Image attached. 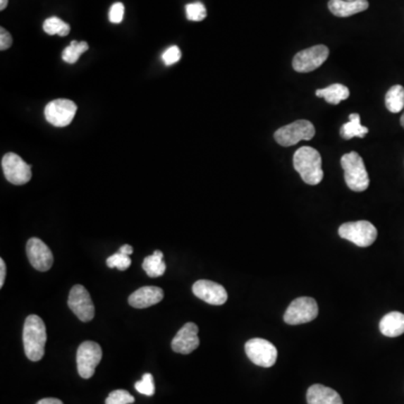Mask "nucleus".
Wrapping results in <instances>:
<instances>
[{"instance_id":"5701e85b","label":"nucleus","mask_w":404,"mask_h":404,"mask_svg":"<svg viewBox=\"0 0 404 404\" xmlns=\"http://www.w3.org/2000/svg\"><path fill=\"white\" fill-rule=\"evenodd\" d=\"M385 106L388 111L398 114L404 108V88L402 85H393L385 96Z\"/></svg>"},{"instance_id":"6ab92c4d","label":"nucleus","mask_w":404,"mask_h":404,"mask_svg":"<svg viewBox=\"0 0 404 404\" xmlns=\"http://www.w3.org/2000/svg\"><path fill=\"white\" fill-rule=\"evenodd\" d=\"M379 330L386 337H399L404 333V314L393 311L385 314L379 322Z\"/></svg>"},{"instance_id":"f8f14e48","label":"nucleus","mask_w":404,"mask_h":404,"mask_svg":"<svg viewBox=\"0 0 404 404\" xmlns=\"http://www.w3.org/2000/svg\"><path fill=\"white\" fill-rule=\"evenodd\" d=\"M68 305L81 322H88L94 319V302L91 300L88 290L85 289V286L78 284L72 288L69 300H68Z\"/></svg>"},{"instance_id":"e433bc0d","label":"nucleus","mask_w":404,"mask_h":404,"mask_svg":"<svg viewBox=\"0 0 404 404\" xmlns=\"http://www.w3.org/2000/svg\"><path fill=\"white\" fill-rule=\"evenodd\" d=\"M400 123H401V126L404 128V113L403 115L401 116V119H400Z\"/></svg>"},{"instance_id":"9d476101","label":"nucleus","mask_w":404,"mask_h":404,"mask_svg":"<svg viewBox=\"0 0 404 404\" xmlns=\"http://www.w3.org/2000/svg\"><path fill=\"white\" fill-rule=\"evenodd\" d=\"M1 166L6 179L13 185H26L32 179V166L15 153L4 155Z\"/></svg>"},{"instance_id":"f257e3e1","label":"nucleus","mask_w":404,"mask_h":404,"mask_svg":"<svg viewBox=\"0 0 404 404\" xmlns=\"http://www.w3.org/2000/svg\"><path fill=\"white\" fill-rule=\"evenodd\" d=\"M47 338L44 322L36 314L28 316L23 330L24 350L28 360L32 362H39L43 358Z\"/></svg>"},{"instance_id":"20e7f679","label":"nucleus","mask_w":404,"mask_h":404,"mask_svg":"<svg viewBox=\"0 0 404 404\" xmlns=\"http://www.w3.org/2000/svg\"><path fill=\"white\" fill-rule=\"evenodd\" d=\"M338 234L341 238L352 242L360 247H369L377 238L375 226L366 220L343 224L339 227Z\"/></svg>"},{"instance_id":"0eeeda50","label":"nucleus","mask_w":404,"mask_h":404,"mask_svg":"<svg viewBox=\"0 0 404 404\" xmlns=\"http://www.w3.org/2000/svg\"><path fill=\"white\" fill-rule=\"evenodd\" d=\"M245 352L252 363L265 369L272 367L278 358L276 347L267 339H250L245 344Z\"/></svg>"},{"instance_id":"a211bd4d","label":"nucleus","mask_w":404,"mask_h":404,"mask_svg":"<svg viewBox=\"0 0 404 404\" xmlns=\"http://www.w3.org/2000/svg\"><path fill=\"white\" fill-rule=\"evenodd\" d=\"M369 4L367 0H354V1L330 0L328 3V8L337 17L353 16V15L365 11L366 9L369 8Z\"/></svg>"},{"instance_id":"a878e982","label":"nucleus","mask_w":404,"mask_h":404,"mask_svg":"<svg viewBox=\"0 0 404 404\" xmlns=\"http://www.w3.org/2000/svg\"><path fill=\"white\" fill-rule=\"evenodd\" d=\"M187 18L192 22H201L207 17V9L204 4L193 3L185 6Z\"/></svg>"},{"instance_id":"2f4dec72","label":"nucleus","mask_w":404,"mask_h":404,"mask_svg":"<svg viewBox=\"0 0 404 404\" xmlns=\"http://www.w3.org/2000/svg\"><path fill=\"white\" fill-rule=\"evenodd\" d=\"M11 44H13V39L8 30H6L4 27L0 28V50H8Z\"/></svg>"},{"instance_id":"6e6552de","label":"nucleus","mask_w":404,"mask_h":404,"mask_svg":"<svg viewBox=\"0 0 404 404\" xmlns=\"http://www.w3.org/2000/svg\"><path fill=\"white\" fill-rule=\"evenodd\" d=\"M102 357V350L99 344L94 341H83L77 353L78 372L80 377L85 379L92 377Z\"/></svg>"},{"instance_id":"4c0bfd02","label":"nucleus","mask_w":404,"mask_h":404,"mask_svg":"<svg viewBox=\"0 0 404 404\" xmlns=\"http://www.w3.org/2000/svg\"><path fill=\"white\" fill-rule=\"evenodd\" d=\"M346 1H354V0H346Z\"/></svg>"},{"instance_id":"f704fd0d","label":"nucleus","mask_w":404,"mask_h":404,"mask_svg":"<svg viewBox=\"0 0 404 404\" xmlns=\"http://www.w3.org/2000/svg\"><path fill=\"white\" fill-rule=\"evenodd\" d=\"M133 247L130 245H124L123 247L119 248V252L121 253L125 254V255L130 256L133 254Z\"/></svg>"},{"instance_id":"f3484780","label":"nucleus","mask_w":404,"mask_h":404,"mask_svg":"<svg viewBox=\"0 0 404 404\" xmlns=\"http://www.w3.org/2000/svg\"><path fill=\"white\" fill-rule=\"evenodd\" d=\"M308 404H343L341 396L322 384L311 385L307 391Z\"/></svg>"},{"instance_id":"72a5a7b5","label":"nucleus","mask_w":404,"mask_h":404,"mask_svg":"<svg viewBox=\"0 0 404 404\" xmlns=\"http://www.w3.org/2000/svg\"><path fill=\"white\" fill-rule=\"evenodd\" d=\"M36 404H63L62 401L59 399H54V398H47V399L41 400V401L37 402Z\"/></svg>"},{"instance_id":"39448f33","label":"nucleus","mask_w":404,"mask_h":404,"mask_svg":"<svg viewBox=\"0 0 404 404\" xmlns=\"http://www.w3.org/2000/svg\"><path fill=\"white\" fill-rule=\"evenodd\" d=\"M316 128L309 121H293L291 124L278 128L274 134V138L281 146L289 147L295 145L301 140H310L314 137Z\"/></svg>"},{"instance_id":"4be33fe9","label":"nucleus","mask_w":404,"mask_h":404,"mask_svg":"<svg viewBox=\"0 0 404 404\" xmlns=\"http://www.w3.org/2000/svg\"><path fill=\"white\" fill-rule=\"evenodd\" d=\"M144 271L149 278H159L166 271V264L163 261V253L161 250H155L153 255L147 256L143 262Z\"/></svg>"},{"instance_id":"f03ea898","label":"nucleus","mask_w":404,"mask_h":404,"mask_svg":"<svg viewBox=\"0 0 404 404\" xmlns=\"http://www.w3.org/2000/svg\"><path fill=\"white\" fill-rule=\"evenodd\" d=\"M322 155L310 146H302L293 157V166L307 185H317L324 179Z\"/></svg>"},{"instance_id":"dca6fc26","label":"nucleus","mask_w":404,"mask_h":404,"mask_svg":"<svg viewBox=\"0 0 404 404\" xmlns=\"http://www.w3.org/2000/svg\"><path fill=\"white\" fill-rule=\"evenodd\" d=\"M163 298L164 292L159 286H143L130 295L128 302L133 308L145 309L161 302Z\"/></svg>"},{"instance_id":"c9c22d12","label":"nucleus","mask_w":404,"mask_h":404,"mask_svg":"<svg viewBox=\"0 0 404 404\" xmlns=\"http://www.w3.org/2000/svg\"><path fill=\"white\" fill-rule=\"evenodd\" d=\"M7 5H8V0H0V11L6 9Z\"/></svg>"},{"instance_id":"7ed1b4c3","label":"nucleus","mask_w":404,"mask_h":404,"mask_svg":"<svg viewBox=\"0 0 404 404\" xmlns=\"http://www.w3.org/2000/svg\"><path fill=\"white\" fill-rule=\"evenodd\" d=\"M341 163L347 187L355 192L365 191L369 185V178L362 157L356 152H350L343 155Z\"/></svg>"},{"instance_id":"ddd939ff","label":"nucleus","mask_w":404,"mask_h":404,"mask_svg":"<svg viewBox=\"0 0 404 404\" xmlns=\"http://www.w3.org/2000/svg\"><path fill=\"white\" fill-rule=\"evenodd\" d=\"M28 261L34 269L41 272H47L52 267L53 254L43 240L30 238L26 245Z\"/></svg>"},{"instance_id":"1a4fd4ad","label":"nucleus","mask_w":404,"mask_h":404,"mask_svg":"<svg viewBox=\"0 0 404 404\" xmlns=\"http://www.w3.org/2000/svg\"><path fill=\"white\" fill-rule=\"evenodd\" d=\"M329 56V49L326 45H316L297 53L292 66L299 73L314 71L326 62Z\"/></svg>"},{"instance_id":"c85d7f7f","label":"nucleus","mask_w":404,"mask_h":404,"mask_svg":"<svg viewBox=\"0 0 404 404\" xmlns=\"http://www.w3.org/2000/svg\"><path fill=\"white\" fill-rule=\"evenodd\" d=\"M134 396L125 390H116L108 396L106 404H130L134 403Z\"/></svg>"},{"instance_id":"393cba45","label":"nucleus","mask_w":404,"mask_h":404,"mask_svg":"<svg viewBox=\"0 0 404 404\" xmlns=\"http://www.w3.org/2000/svg\"><path fill=\"white\" fill-rule=\"evenodd\" d=\"M43 30L49 35L66 36L70 33V25L59 17H50L43 24Z\"/></svg>"},{"instance_id":"b1692460","label":"nucleus","mask_w":404,"mask_h":404,"mask_svg":"<svg viewBox=\"0 0 404 404\" xmlns=\"http://www.w3.org/2000/svg\"><path fill=\"white\" fill-rule=\"evenodd\" d=\"M88 50L89 45L87 42L72 41L71 44L66 47L63 52H62V60L66 63H75L81 55Z\"/></svg>"},{"instance_id":"cd10ccee","label":"nucleus","mask_w":404,"mask_h":404,"mask_svg":"<svg viewBox=\"0 0 404 404\" xmlns=\"http://www.w3.org/2000/svg\"><path fill=\"white\" fill-rule=\"evenodd\" d=\"M135 388L140 394L144 396H152L155 393L154 381H153V375L149 373H146L143 375V379L135 383Z\"/></svg>"},{"instance_id":"c756f323","label":"nucleus","mask_w":404,"mask_h":404,"mask_svg":"<svg viewBox=\"0 0 404 404\" xmlns=\"http://www.w3.org/2000/svg\"><path fill=\"white\" fill-rule=\"evenodd\" d=\"M125 7L121 3H115L110 7L109 20L113 24H121L124 20Z\"/></svg>"},{"instance_id":"423d86ee","label":"nucleus","mask_w":404,"mask_h":404,"mask_svg":"<svg viewBox=\"0 0 404 404\" xmlns=\"http://www.w3.org/2000/svg\"><path fill=\"white\" fill-rule=\"evenodd\" d=\"M319 309L312 298L300 297L290 303L284 314V322L291 326L307 324L316 319Z\"/></svg>"},{"instance_id":"4468645a","label":"nucleus","mask_w":404,"mask_h":404,"mask_svg":"<svg viewBox=\"0 0 404 404\" xmlns=\"http://www.w3.org/2000/svg\"><path fill=\"white\" fill-rule=\"evenodd\" d=\"M193 295L212 305H221L228 299L225 288L209 280H199L193 284Z\"/></svg>"},{"instance_id":"9b49d317","label":"nucleus","mask_w":404,"mask_h":404,"mask_svg":"<svg viewBox=\"0 0 404 404\" xmlns=\"http://www.w3.org/2000/svg\"><path fill=\"white\" fill-rule=\"evenodd\" d=\"M77 110V105L71 100H53L45 107V118L53 126L66 127L71 124Z\"/></svg>"},{"instance_id":"473e14b6","label":"nucleus","mask_w":404,"mask_h":404,"mask_svg":"<svg viewBox=\"0 0 404 404\" xmlns=\"http://www.w3.org/2000/svg\"><path fill=\"white\" fill-rule=\"evenodd\" d=\"M6 264L3 259H0V288H3L5 284Z\"/></svg>"},{"instance_id":"412c9836","label":"nucleus","mask_w":404,"mask_h":404,"mask_svg":"<svg viewBox=\"0 0 404 404\" xmlns=\"http://www.w3.org/2000/svg\"><path fill=\"white\" fill-rule=\"evenodd\" d=\"M367 133H369V128L362 125L358 114H352L350 116V121L343 125L341 130V137L347 140L354 137H365Z\"/></svg>"},{"instance_id":"aec40b11","label":"nucleus","mask_w":404,"mask_h":404,"mask_svg":"<svg viewBox=\"0 0 404 404\" xmlns=\"http://www.w3.org/2000/svg\"><path fill=\"white\" fill-rule=\"evenodd\" d=\"M316 96L324 98L330 105H338L343 100L348 99L350 89L341 83H333L327 88L318 89Z\"/></svg>"},{"instance_id":"7c9ffc66","label":"nucleus","mask_w":404,"mask_h":404,"mask_svg":"<svg viewBox=\"0 0 404 404\" xmlns=\"http://www.w3.org/2000/svg\"><path fill=\"white\" fill-rule=\"evenodd\" d=\"M181 56V51H180L179 47H171L163 53L162 59L166 66H172V64H176V62H179Z\"/></svg>"},{"instance_id":"bb28decb","label":"nucleus","mask_w":404,"mask_h":404,"mask_svg":"<svg viewBox=\"0 0 404 404\" xmlns=\"http://www.w3.org/2000/svg\"><path fill=\"white\" fill-rule=\"evenodd\" d=\"M130 265H132V259H130V256L125 255L121 252L114 254L107 259V267L110 269L116 267L119 271H126Z\"/></svg>"},{"instance_id":"2eb2a0df","label":"nucleus","mask_w":404,"mask_h":404,"mask_svg":"<svg viewBox=\"0 0 404 404\" xmlns=\"http://www.w3.org/2000/svg\"><path fill=\"white\" fill-rule=\"evenodd\" d=\"M198 333V326L193 322H188L178 331L172 341V350L183 355L192 353L200 345Z\"/></svg>"}]
</instances>
